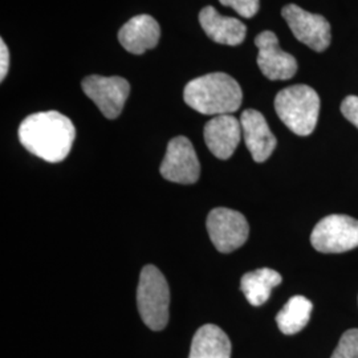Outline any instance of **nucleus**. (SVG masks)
I'll use <instances>...</instances> for the list:
<instances>
[{
    "mask_svg": "<svg viewBox=\"0 0 358 358\" xmlns=\"http://www.w3.org/2000/svg\"><path fill=\"white\" fill-rule=\"evenodd\" d=\"M76 129L64 115L50 110L28 115L19 127V141L29 153L57 164L71 153Z\"/></svg>",
    "mask_w": 358,
    "mask_h": 358,
    "instance_id": "1",
    "label": "nucleus"
},
{
    "mask_svg": "<svg viewBox=\"0 0 358 358\" xmlns=\"http://www.w3.org/2000/svg\"><path fill=\"white\" fill-rule=\"evenodd\" d=\"M183 100L202 115H231L241 108L243 93L235 78L215 72L196 77L186 84Z\"/></svg>",
    "mask_w": 358,
    "mask_h": 358,
    "instance_id": "2",
    "label": "nucleus"
},
{
    "mask_svg": "<svg viewBox=\"0 0 358 358\" xmlns=\"http://www.w3.org/2000/svg\"><path fill=\"white\" fill-rule=\"evenodd\" d=\"M275 110L287 128L297 136L306 137L317 125L320 97L316 90L304 84L288 87L278 93Z\"/></svg>",
    "mask_w": 358,
    "mask_h": 358,
    "instance_id": "3",
    "label": "nucleus"
},
{
    "mask_svg": "<svg viewBox=\"0 0 358 358\" xmlns=\"http://www.w3.org/2000/svg\"><path fill=\"white\" fill-rule=\"evenodd\" d=\"M137 306L141 319L152 331H162L169 322L170 289L164 273L155 266H145L137 288Z\"/></svg>",
    "mask_w": 358,
    "mask_h": 358,
    "instance_id": "4",
    "label": "nucleus"
},
{
    "mask_svg": "<svg viewBox=\"0 0 358 358\" xmlns=\"http://www.w3.org/2000/svg\"><path fill=\"white\" fill-rule=\"evenodd\" d=\"M310 243L322 254H341L357 248V219L340 214L321 219L312 231Z\"/></svg>",
    "mask_w": 358,
    "mask_h": 358,
    "instance_id": "5",
    "label": "nucleus"
},
{
    "mask_svg": "<svg viewBox=\"0 0 358 358\" xmlns=\"http://www.w3.org/2000/svg\"><path fill=\"white\" fill-rule=\"evenodd\" d=\"M206 226L214 247L222 254L241 248L250 235V226L243 214L226 207L214 208L207 217Z\"/></svg>",
    "mask_w": 358,
    "mask_h": 358,
    "instance_id": "6",
    "label": "nucleus"
},
{
    "mask_svg": "<svg viewBox=\"0 0 358 358\" xmlns=\"http://www.w3.org/2000/svg\"><path fill=\"white\" fill-rule=\"evenodd\" d=\"M81 88L108 120H115L121 115L130 93L128 80L118 76L85 77Z\"/></svg>",
    "mask_w": 358,
    "mask_h": 358,
    "instance_id": "7",
    "label": "nucleus"
},
{
    "mask_svg": "<svg viewBox=\"0 0 358 358\" xmlns=\"http://www.w3.org/2000/svg\"><path fill=\"white\" fill-rule=\"evenodd\" d=\"M282 17L291 28L294 38L310 50L325 51L331 44V24L316 13H310L296 4H288L282 10Z\"/></svg>",
    "mask_w": 358,
    "mask_h": 358,
    "instance_id": "8",
    "label": "nucleus"
},
{
    "mask_svg": "<svg viewBox=\"0 0 358 358\" xmlns=\"http://www.w3.org/2000/svg\"><path fill=\"white\" fill-rule=\"evenodd\" d=\"M159 171L164 178L179 185H194L198 182L201 165L189 138L179 136L169 142Z\"/></svg>",
    "mask_w": 358,
    "mask_h": 358,
    "instance_id": "9",
    "label": "nucleus"
},
{
    "mask_svg": "<svg viewBox=\"0 0 358 358\" xmlns=\"http://www.w3.org/2000/svg\"><path fill=\"white\" fill-rule=\"evenodd\" d=\"M259 50L257 65L264 76L272 80H289L297 72V63L292 55L279 47L278 36L272 31H264L255 38Z\"/></svg>",
    "mask_w": 358,
    "mask_h": 358,
    "instance_id": "10",
    "label": "nucleus"
},
{
    "mask_svg": "<svg viewBox=\"0 0 358 358\" xmlns=\"http://www.w3.org/2000/svg\"><path fill=\"white\" fill-rule=\"evenodd\" d=\"M205 142L208 150L219 159H229L235 153L243 136L242 125L234 115H215L205 125Z\"/></svg>",
    "mask_w": 358,
    "mask_h": 358,
    "instance_id": "11",
    "label": "nucleus"
},
{
    "mask_svg": "<svg viewBox=\"0 0 358 358\" xmlns=\"http://www.w3.org/2000/svg\"><path fill=\"white\" fill-rule=\"evenodd\" d=\"M243 138L248 152L257 164L266 162L273 153L278 141L264 115L255 109H247L241 115Z\"/></svg>",
    "mask_w": 358,
    "mask_h": 358,
    "instance_id": "12",
    "label": "nucleus"
},
{
    "mask_svg": "<svg viewBox=\"0 0 358 358\" xmlns=\"http://www.w3.org/2000/svg\"><path fill=\"white\" fill-rule=\"evenodd\" d=\"M161 38L158 22L150 15H138L127 22L118 32L120 44L133 55H142L157 47Z\"/></svg>",
    "mask_w": 358,
    "mask_h": 358,
    "instance_id": "13",
    "label": "nucleus"
},
{
    "mask_svg": "<svg viewBox=\"0 0 358 358\" xmlns=\"http://www.w3.org/2000/svg\"><path fill=\"white\" fill-rule=\"evenodd\" d=\"M199 23L206 35L217 44L239 45L247 35V27L239 19L223 16L211 6L199 13Z\"/></svg>",
    "mask_w": 358,
    "mask_h": 358,
    "instance_id": "14",
    "label": "nucleus"
},
{
    "mask_svg": "<svg viewBox=\"0 0 358 358\" xmlns=\"http://www.w3.org/2000/svg\"><path fill=\"white\" fill-rule=\"evenodd\" d=\"M189 358H231L229 336L214 324L201 327L194 334Z\"/></svg>",
    "mask_w": 358,
    "mask_h": 358,
    "instance_id": "15",
    "label": "nucleus"
},
{
    "mask_svg": "<svg viewBox=\"0 0 358 358\" xmlns=\"http://www.w3.org/2000/svg\"><path fill=\"white\" fill-rule=\"evenodd\" d=\"M282 280V275L275 269H256L243 275L241 289L251 306L260 307L268 300L272 289L278 287Z\"/></svg>",
    "mask_w": 358,
    "mask_h": 358,
    "instance_id": "16",
    "label": "nucleus"
},
{
    "mask_svg": "<svg viewBox=\"0 0 358 358\" xmlns=\"http://www.w3.org/2000/svg\"><path fill=\"white\" fill-rule=\"evenodd\" d=\"M313 304L304 296H294L276 316L279 329L284 334H296L307 327Z\"/></svg>",
    "mask_w": 358,
    "mask_h": 358,
    "instance_id": "17",
    "label": "nucleus"
},
{
    "mask_svg": "<svg viewBox=\"0 0 358 358\" xmlns=\"http://www.w3.org/2000/svg\"><path fill=\"white\" fill-rule=\"evenodd\" d=\"M331 358H358V329L346 331Z\"/></svg>",
    "mask_w": 358,
    "mask_h": 358,
    "instance_id": "18",
    "label": "nucleus"
},
{
    "mask_svg": "<svg viewBox=\"0 0 358 358\" xmlns=\"http://www.w3.org/2000/svg\"><path fill=\"white\" fill-rule=\"evenodd\" d=\"M220 4L234 8V11L239 13L244 19L254 17L259 7H260V0H219Z\"/></svg>",
    "mask_w": 358,
    "mask_h": 358,
    "instance_id": "19",
    "label": "nucleus"
},
{
    "mask_svg": "<svg viewBox=\"0 0 358 358\" xmlns=\"http://www.w3.org/2000/svg\"><path fill=\"white\" fill-rule=\"evenodd\" d=\"M341 113L349 122H352L358 129V97L348 96L341 103Z\"/></svg>",
    "mask_w": 358,
    "mask_h": 358,
    "instance_id": "20",
    "label": "nucleus"
},
{
    "mask_svg": "<svg viewBox=\"0 0 358 358\" xmlns=\"http://www.w3.org/2000/svg\"><path fill=\"white\" fill-rule=\"evenodd\" d=\"M8 68H10V52L4 43V40H0V80L3 81L7 73H8Z\"/></svg>",
    "mask_w": 358,
    "mask_h": 358,
    "instance_id": "21",
    "label": "nucleus"
}]
</instances>
